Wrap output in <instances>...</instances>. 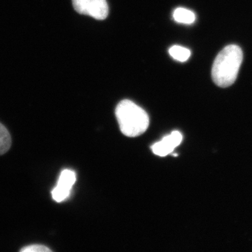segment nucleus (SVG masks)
Segmentation results:
<instances>
[{
	"label": "nucleus",
	"instance_id": "f257e3e1",
	"mask_svg": "<svg viewBox=\"0 0 252 252\" xmlns=\"http://www.w3.org/2000/svg\"><path fill=\"white\" fill-rule=\"evenodd\" d=\"M243 60V53L238 46L228 45L217 55L212 69V80L216 85L227 88L234 84Z\"/></svg>",
	"mask_w": 252,
	"mask_h": 252
},
{
	"label": "nucleus",
	"instance_id": "f03ea898",
	"mask_svg": "<svg viewBox=\"0 0 252 252\" xmlns=\"http://www.w3.org/2000/svg\"><path fill=\"white\" fill-rule=\"evenodd\" d=\"M115 114L121 131L127 137H137L148 128V114L142 107L129 99L119 102Z\"/></svg>",
	"mask_w": 252,
	"mask_h": 252
},
{
	"label": "nucleus",
	"instance_id": "7ed1b4c3",
	"mask_svg": "<svg viewBox=\"0 0 252 252\" xmlns=\"http://www.w3.org/2000/svg\"><path fill=\"white\" fill-rule=\"evenodd\" d=\"M74 9L79 14L104 20L109 14L107 0H72Z\"/></svg>",
	"mask_w": 252,
	"mask_h": 252
},
{
	"label": "nucleus",
	"instance_id": "20e7f679",
	"mask_svg": "<svg viewBox=\"0 0 252 252\" xmlns=\"http://www.w3.org/2000/svg\"><path fill=\"white\" fill-rule=\"evenodd\" d=\"M75 182V172L67 169L63 170L60 175L57 185L51 192L55 201L61 203L69 197Z\"/></svg>",
	"mask_w": 252,
	"mask_h": 252
},
{
	"label": "nucleus",
	"instance_id": "39448f33",
	"mask_svg": "<svg viewBox=\"0 0 252 252\" xmlns=\"http://www.w3.org/2000/svg\"><path fill=\"white\" fill-rule=\"evenodd\" d=\"M182 138L183 137L180 132L173 131L170 135L163 137L160 142L154 144L152 147V152L159 157H166L180 145Z\"/></svg>",
	"mask_w": 252,
	"mask_h": 252
},
{
	"label": "nucleus",
	"instance_id": "423d86ee",
	"mask_svg": "<svg viewBox=\"0 0 252 252\" xmlns=\"http://www.w3.org/2000/svg\"><path fill=\"white\" fill-rule=\"evenodd\" d=\"M173 18L176 22L190 25L195 22V14L190 10L179 7L174 11Z\"/></svg>",
	"mask_w": 252,
	"mask_h": 252
},
{
	"label": "nucleus",
	"instance_id": "0eeeda50",
	"mask_svg": "<svg viewBox=\"0 0 252 252\" xmlns=\"http://www.w3.org/2000/svg\"><path fill=\"white\" fill-rule=\"evenodd\" d=\"M11 146V137L9 130L0 123V156L9 150Z\"/></svg>",
	"mask_w": 252,
	"mask_h": 252
},
{
	"label": "nucleus",
	"instance_id": "6e6552de",
	"mask_svg": "<svg viewBox=\"0 0 252 252\" xmlns=\"http://www.w3.org/2000/svg\"><path fill=\"white\" fill-rule=\"evenodd\" d=\"M169 54L176 61L183 63L188 61L191 53H190V50L187 49V48L175 45L172 46L169 49Z\"/></svg>",
	"mask_w": 252,
	"mask_h": 252
},
{
	"label": "nucleus",
	"instance_id": "1a4fd4ad",
	"mask_svg": "<svg viewBox=\"0 0 252 252\" xmlns=\"http://www.w3.org/2000/svg\"><path fill=\"white\" fill-rule=\"evenodd\" d=\"M21 252H51L50 249L47 247L43 246V245H34L31 246L25 247L21 249Z\"/></svg>",
	"mask_w": 252,
	"mask_h": 252
}]
</instances>
